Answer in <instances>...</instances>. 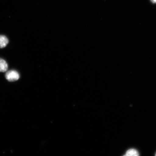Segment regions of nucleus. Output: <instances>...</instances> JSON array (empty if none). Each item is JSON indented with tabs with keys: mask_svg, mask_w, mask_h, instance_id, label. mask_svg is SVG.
I'll use <instances>...</instances> for the list:
<instances>
[{
	"mask_svg": "<svg viewBox=\"0 0 156 156\" xmlns=\"http://www.w3.org/2000/svg\"><path fill=\"white\" fill-rule=\"evenodd\" d=\"M6 79L10 82H13L17 80L20 78L18 72L14 70L8 71L5 74Z\"/></svg>",
	"mask_w": 156,
	"mask_h": 156,
	"instance_id": "f257e3e1",
	"label": "nucleus"
},
{
	"mask_svg": "<svg viewBox=\"0 0 156 156\" xmlns=\"http://www.w3.org/2000/svg\"><path fill=\"white\" fill-rule=\"evenodd\" d=\"M9 42L8 39L6 37L3 35H0V48H5Z\"/></svg>",
	"mask_w": 156,
	"mask_h": 156,
	"instance_id": "f03ea898",
	"label": "nucleus"
},
{
	"mask_svg": "<svg viewBox=\"0 0 156 156\" xmlns=\"http://www.w3.org/2000/svg\"><path fill=\"white\" fill-rule=\"evenodd\" d=\"M8 69V65L4 60L0 58V72L4 73Z\"/></svg>",
	"mask_w": 156,
	"mask_h": 156,
	"instance_id": "7ed1b4c3",
	"label": "nucleus"
},
{
	"mask_svg": "<svg viewBox=\"0 0 156 156\" xmlns=\"http://www.w3.org/2000/svg\"><path fill=\"white\" fill-rule=\"evenodd\" d=\"M127 156H137L139 155V153L136 150L134 149H130L126 151V154Z\"/></svg>",
	"mask_w": 156,
	"mask_h": 156,
	"instance_id": "20e7f679",
	"label": "nucleus"
},
{
	"mask_svg": "<svg viewBox=\"0 0 156 156\" xmlns=\"http://www.w3.org/2000/svg\"><path fill=\"white\" fill-rule=\"evenodd\" d=\"M152 3H156V0H151Z\"/></svg>",
	"mask_w": 156,
	"mask_h": 156,
	"instance_id": "39448f33",
	"label": "nucleus"
},
{
	"mask_svg": "<svg viewBox=\"0 0 156 156\" xmlns=\"http://www.w3.org/2000/svg\"></svg>",
	"mask_w": 156,
	"mask_h": 156,
	"instance_id": "423d86ee",
	"label": "nucleus"
}]
</instances>
